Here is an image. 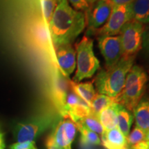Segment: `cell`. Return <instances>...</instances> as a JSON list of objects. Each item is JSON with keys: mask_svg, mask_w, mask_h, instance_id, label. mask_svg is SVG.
Wrapping results in <instances>:
<instances>
[{"mask_svg": "<svg viewBox=\"0 0 149 149\" xmlns=\"http://www.w3.org/2000/svg\"><path fill=\"white\" fill-rule=\"evenodd\" d=\"M147 149H149V141H148V148Z\"/></svg>", "mask_w": 149, "mask_h": 149, "instance_id": "obj_34", "label": "cell"}, {"mask_svg": "<svg viewBox=\"0 0 149 149\" xmlns=\"http://www.w3.org/2000/svg\"><path fill=\"white\" fill-rule=\"evenodd\" d=\"M45 144L47 149H63L60 146H59L57 143L55 142L51 134H50L47 137V138H46Z\"/></svg>", "mask_w": 149, "mask_h": 149, "instance_id": "obj_29", "label": "cell"}, {"mask_svg": "<svg viewBox=\"0 0 149 149\" xmlns=\"http://www.w3.org/2000/svg\"><path fill=\"white\" fill-rule=\"evenodd\" d=\"M114 103H117L115 98L100 93L96 94L90 107L91 115L98 117L102 111Z\"/></svg>", "mask_w": 149, "mask_h": 149, "instance_id": "obj_21", "label": "cell"}, {"mask_svg": "<svg viewBox=\"0 0 149 149\" xmlns=\"http://www.w3.org/2000/svg\"><path fill=\"white\" fill-rule=\"evenodd\" d=\"M10 149H37L34 141L17 142L10 146Z\"/></svg>", "mask_w": 149, "mask_h": 149, "instance_id": "obj_27", "label": "cell"}, {"mask_svg": "<svg viewBox=\"0 0 149 149\" xmlns=\"http://www.w3.org/2000/svg\"><path fill=\"white\" fill-rule=\"evenodd\" d=\"M58 68L65 77H68L76 68V52L71 44L55 48Z\"/></svg>", "mask_w": 149, "mask_h": 149, "instance_id": "obj_12", "label": "cell"}, {"mask_svg": "<svg viewBox=\"0 0 149 149\" xmlns=\"http://www.w3.org/2000/svg\"><path fill=\"white\" fill-rule=\"evenodd\" d=\"M136 126L147 132L149 128V101L147 100H140L134 109Z\"/></svg>", "mask_w": 149, "mask_h": 149, "instance_id": "obj_18", "label": "cell"}, {"mask_svg": "<svg viewBox=\"0 0 149 149\" xmlns=\"http://www.w3.org/2000/svg\"><path fill=\"white\" fill-rule=\"evenodd\" d=\"M146 134V131H144L140 128L137 127V126H135L133 131L126 137V142H127L128 147H130L145 140Z\"/></svg>", "mask_w": 149, "mask_h": 149, "instance_id": "obj_25", "label": "cell"}, {"mask_svg": "<svg viewBox=\"0 0 149 149\" xmlns=\"http://www.w3.org/2000/svg\"><path fill=\"white\" fill-rule=\"evenodd\" d=\"M131 8L133 19L142 24H149V0H134Z\"/></svg>", "mask_w": 149, "mask_h": 149, "instance_id": "obj_19", "label": "cell"}, {"mask_svg": "<svg viewBox=\"0 0 149 149\" xmlns=\"http://www.w3.org/2000/svg\"><path fill=\"white\" fill-rule=\"evenodd\" d=\"M0 149H5L4 133L1 130V126H0Z\"/></svg>", "mask_w": 149, "mask_h": 149, "instance_id": "obj_31", "label": "cell"}, {"mask_svg": "<svg viewBox=\"0 0 149 149\" xmlns=\"http://www.w3.org/2000/svg\"><path fill=\"white\" fill-rule=\"evenodd\" d=\"M68 3H70L74 9L78 11H86L89 8V4L87 0H67Z\"/></svg>", "mask_w": 149, "mask_h": 149, "instance_id": "obj_26", "label": "cell"}, {"mask_svg": "<svg viewBox=\"0 0 149 149\" xmlns=\"http://www.w3.org/2000/svg\"><path fill=\"white\" fill-rule=\"evenodd\" d=\"M117 104L114 103L100 113L98 120L105 130L117 128Z\"/></svg>", "mask_w": 149, "mask_h": 149, "instance_id": "obj_20", "label": "cell"}, {"mask_svg": "<svg viewBox=\"0 0 149 149\" xmlns=\"http://www.w3.org/2000/svg\"><path fill=\"white\" fill-rule=\"evenodd\" d=\"M76 71L72 79L74 82L92 77L100 68V61L93 51V40L84 36L76 46Z\"/></svg>", "mask_w": 149, "mask_h": 149, "instance_id": "obj_4", "label": "cell"}, {"mask_svg": "<svg viewBox=\"0 0 149 149\" xmlns=\"http://www.w3.org/2000/svg\"><path fill=\"white\" fill-rule=\"evenodd\" d=\"M77 128L79 130L81 133V140L84 143H88V144L94 145H101L102 141L100 139L98 135L92 130H89L88 128H86L85 126L79 124H75Z\"/></svg>", "mask_w": 149, "mask_h": 149, "instance_id": "obj_23", "label": "cell"}, {"mask_svg": "<svg viewBox=\"0 0 149 149\" xmlns=\"http://www.w3.org/2000/svg\"><path fill=\"white\" fill-rule=\"evenodd\" d=\"M86 27L84 12L72 8L67 0H58L48 24L54 47L71 44Z\"/></svg>", "mask_w": 149, "mask_h": 149, "instance_id": "obj_1", "label": "cell"}, {"mask_svg": "<svg viewBox=\"0 0 149 149\" xmlns=\"http://www.w3.org/2000/svg\"><path fill=\"white\" fill-rule=\"evenodd\" d=\"M57 1L58 0H41L43 19L45 21L48 26L57 6Z\"/></svg>", "mask_w": 149, "mask_h": 149, "instance_id": "obj_24", "label": "cell"}, {"mask_svg": "<svg viewBox=\"0 0 149 149\" xmlns=\"http://www.w3.org/2000/svg\"><path fill=\"white\" fill-rule=\"evenodd\" d=\"M70 87L74 94L84 101L89 107L92 103L96 93L93 82H74L70 81Z\"/></svg>", "mask_w": 149, "mask_h": 149, "instance_id": "obj_16", "label": "cell"}, {"mask_svg": "<svg viewBox=\"0 0 149 149\" xmlns=\"http://www.w3.org/2000/svg\"><path fill=\"white\" fill-rule=\"evenodd\" d=\"M74 124H81V125L85 126L86 128H88L89 130H92L94 133L100 134V135H102L104 131L103 126L100 122L97 117L91 115L84 117Z\"/></svg>", "mask_w": 149, "mask_h": 149, "instance_id": "obj_22", "label": "cell"}, {"mask_svg": "<svg viewBox=\"0 0 149 149\" xmlns=\"http://www.w3.org/2000/svg\"><path fill=\"white\" fill-rule=\"evenodd\" d=\"M101 137L102 144L107 149H122L128 146L126 138L118 128L104 130Z\"/></svg>", "mask_w": 149, "mask_h": 149, "instance_id": "obj_15", "label": "cell"}, {"mask_svg": "<svg viewBox=\"0 0 149 149\" xmlns=\"http://www.w3.org/2000/svg\"><path fill=\"white\" fill-rule=\"evenodd\" d=\"M144 24L132 19L123 26L119 33L122 48V57L135 56L142 46Z\"/></svg>", "mask_w": 149, "mask_h": 149, "instance_id": "obj_6", "label": "cell"}, {"mask_svg": "<svg viewBox=\"0 0 149 149\" xmlns=\"http://www.w3.org/2000/svg\"><path fill=\"white\" fill-rule=\"evenodd\" d=\"M116 110L117 128L126 138L129 135L130 127L133 124V115L131 112L120 104H117Z\"/></svg>", "mask_w": 149, "mask_h": 149, "instance_id": "obj_17", "label": "cell"}, {"mask_svg": "<svg viewBox=\"0 0 149 149\" xmlns=\"http://www.w3.org/2000/svg\"><path fill=\"white\" fill-rule=\"evenodd\" d=\"M55 120L54 115L46 114L17 123L13 130L15 137L17 142L34 141L46 130L53 125Z\"/></svg>", "mask_w": 149, "mask_h": 149, "instance_id": "obj_5", "label": "cell"}, {"mask_svg": "<svg viewBox=\"0 0 149 149\" xmlns=\"http://www.w3.org/2000/svg\"><path fill=\"white\" fill-rule=\"evenodd\" d=\"M66 112L67 116L74 123L91 115L90 107L73 92L67 95Z\"/></svg>", "mask_w": 149, "mask_h": 149, "instance_id": "obj_13", "label": "cell"}, {"mask_svg": "<svg viewBox=\"0 0 149 149\" xmlns=\"http://www.w3.org/2000/svg\"><path fill=\"white\" fill-rule=\"evenodd\" d=\"M133 19L131 3L124 5L113 6L109 19L104 26L95 31L93 35L115 36L118 35L127 22Z\"/></svg>", "mask_w": 149, "mask_h": 149, "instance_id": "obj_7", "label": "cell"}, {"mask_svg": "<svg viewBox=\"0 0 149 149\" xmlns=\"http://www.w3.org/2000/svg\"><path fill=\"white\" fill-rule=\"evenodd\" d=\"M70 87V80L61 73L59 68H55L53 77L52 97L59 113L62 117H68L66 98Z\"/></svg>", "mask_w": 149, "mask_h": 149, "instance_id": "obj_9", "label": "cell"}, {"mask_svg": "<svg viewBox=\"0 0 149 149\" xmlns=\"http://www.w3.org/2000/svg\"><path fill=\"white\" fill-rule=\"evenodd\" d=\"M113 6L110 0H97L89 5L85 15L86 36L93 35L95 31L104 26L111 15Z\"/></svg>", "mask_w": 149, "mask_h": 149, "instance_id": "obj_8", "label": "cell"}, {"mask_svg": "<svg viewBox=\"0 0 149 149\" xmlns=\"http://www.w3.org/2000/svg\"><path fill=\"white\" fill-rule=\"evenodd\" d=\"M148 76L142 68L133 65L128 72L124 88L117 99L120 104L129 111H133L144 94Z\"/></svg>", "mask_w": 149, "mask_h": 149, "instance_id": "obj_3", "label": "cell"}, {"mask_svg": "<svg viewBox=\"0 0 149 149\" xmlns=\"http://www.w3.org/2000/svg\"><path fill=\"white\" fill-rule=\"evenodd\" d=\"M77 126L68 117H62L51 133L54 140L63 149H72L71 145L77 133Z\"/></svg>", "mask_w": 149, "mask_h": 149, "instance_id": "obj_11", "label": "cell"}, {"mask_svg": "<svg viewBox=\"0 0 149 149\" xmlns=\"http://www.w3.org/2000/svg\"><path fill=\"white\" fill-rule=\"evenodd\" d=\"M134 58L135 56L122 57L111 68L100 70L95 81L96 88L100 94L115 98L117 101L124 88L126 75L133 66Z\"/></svg>", "mask_w": 149, "mask_h": 149, "instance_id": "obj_2", "label": "cell"}, {"mask_svg": "<svg viewBox=\"0 0 149 149\" xmlns=\"http://www.w3.org/2000/svg\"><path fill=\"white\" fill-rule=\"evenodd\" d=\"M98 47L105 60L106 68L115 66L122 57V48L119 35L97 37Z\"/></svg>", "mask_w": 149, "mask_h": 149, "instance_id": "obj_10", "label": "cell"}, {"mask_svg": "<svg viewBox=\"0 0 149 149\" xmlns=\"http://www.w3.org/2000/svg\"><path fill=\"white\" fill-rule=\"evenodd\" d=\"M148 131H149V128H148ZM148 131H147V132H148Z\"/></svg>", "mask_w": 149, "mask_h": 149, "instance_id": "obj_35", "label": "cell"}, {"mask_svg": "<svg viewBox=\"0 0 149 149\" xmlns=\"http://www.w3.org/2000/svg\"><path fill=\"white\" fill-rule=\"evenodd\" d=\"M95 1H97V0H87V1H88V3L89 5L91 4V3H94Z\"/></svg>", "mask_w": 149, "mask_h": 149, "instance_id": "obj_33", "label": "cell"}, {"mask_svg": "<svg viewBox=\"0 0 149 149\" xmlns=\"http://www.w3.org/2000/svg\"><path fill=\"white\" fill-rule=\"evenodd\" d=\"M142 47L149 55V25L144 28V34H143Z\"/></svg>", "mask_w": 149, "mask_h": 149, "instance_id": "obj_28", "label": "cell"}, {"mask_svg": "<svg viewBox=\"0 0 149 149\" xmlns=\"http://www.w3.org/2000/svg\"><path fill=\"white\" fill-rule=\"evenodd\" d=\"M113 6L124 5L132 3L134 0H110Z\"/></svg>", "mask_w": 149, "mask_h": 149, "instance_id": "obj_30", "label": "cell"}, {"mask_svg": "<svg viewBox=\"0 0 149 149\" xmlns=\"http://www.w3.org/2000/svg\"><path fill=\"white\" fill-rule=\"evenodd\" d=\"M145 139H146V141H149V131L146 132V137H145Z\"/></svg>", "mask_w": 149, "mask_h": 149, "instance_id": "obj_32", "label": "cell"}, {"mask_svg": "<svg viewBox=\"0 0 149 149\" xmlns=\"http://www.w3.org/2000/svg\"><path fill=\"white\" fill-rule=\"evenodd\" d=\"M30 33L35 45L44 51L49 49L52 41L48 26L44 19H35L31 24Z\"/></svg>", "mask_w": 149, "mask_h": 149, "instance_id": "obj_14", "label": "cell"}]
</instances>
